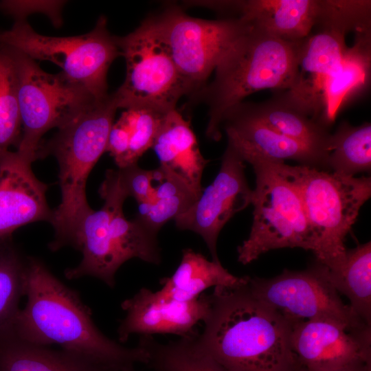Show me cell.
Here are the masks:
<instances>
[{
	"label": "cell",
	"instance_id": "cell-1",
	"mask_svg": "<svg viewBox=\"0 0 371 371\" xmlns=\"http://www.w3.org/2000/svg\"><path fill=\"white\" fill-rule=\"evenodd\" d=\"M247 280L214 287L199 347L228 371H295L290 346L292 324L257 299Z\"/></svg>",
	"mask_w": 371,
	"mask_h": 371
},
{
	"label": "cell",
	"instance_id": "cell-2",
	"mask_svg": "<svg viewBox=\"0 0 371 371\" xmlns=\"http://www.w3.org/2000/svg\"><path fill=\"white\" fill-rule=\"evenodd\" d=\"M24 295L11 335L41 346L56 344L104 365L124 370L147 365L149 355L139 345L127 348L105 336L77 292L56 278L36 258L26 262Z\"/></svg>",
	"mask_w": 371,
	"mask_h": 371
},
{
	"label": "cell",
	"instance_id": "cell-3",
	"mask_svg": "<svg viewBox=\"0 0 371 371\" xmlns=\"http://www.w3.org/2000/svg\"><path fill=\"white\" fill-rule=\"evenodd\" d=\"M300 41L283 40L250 24L221 57L214 80L194 96L208 106V138L221 139L223 116L249 95L266 89L284 91L294 86Z\"/></svg>",
	"mask_w": 371,
	"mask_h": 371
},
{
	"label": "cell",
	"instance_id": "cell-4",
	"mask_svg": "<svg viewBox=\"0 0 371 371\" xmlns=\"http://www.w3.org/2000/svg\"><path fill=\"white\" fill-rule=\"evenodd\" d=\"M113 93L97 101L65 126L44 146L38 157L54 155L59 166L61 201L53 210L55 235L52 250L74 247L80 226L93 210L86 194L88 176L106 150L107 140L117 109Z\"/></svg>",
	"mask_w": 371,
	"mask_h": 371
},
{
	"label": "cell",
	"instance_id": "cell-5",
	"mask_svg": "<svg viewBox=\"0 0 371 371\" xmlns=\"http://www.w3.org/2000/svg\"><path fill=\"white\" fill-rule=\"evenodd\" d=\"M99 194L103 206L87 215L77 235L74 247L82 252V260L65 274L70 280L94 277L113 288L122 265L132 258L158 265L161 250L156 234L136 218L131 221L124 215L122 207L128 196L113 169L106 171Z\"/></svg>",
	"mask_w": 371,
	"mask_h": 371
},
{
	"label": "cell",
	"instance_id": "cell-6",
	"mask_svg": "<svg viewBox=\"0 0 371 371\" xmlns=\"http://www.w3.org/2000/svg\"><path fill=\"white\" fill-rule=\"evenodd\" d=\"M274 163L300 194L316 261L336 269L345 258V238L370 197V177L343 176L304 165L289 166L282 161Z\"/></svg>",
	"mask_w": 371,
	"mask_h": 371
},
{
	"label": "cell",
	"instance_id": "cell-7",
	"mask_svg": "<svg viewBox=\"0 0 371 371\" xmlns=\"http://www.w3.org/2000/svg\"><path fill=\"white\" fill-rule=\"evenodd\" d=\"M0 44L12 47L36 60H47L61 68L72 81L85 87L97 100L106 98L107 73L122 54L117 36L107 29L104 16L89 32L73 36H49L35 32L25 20L0 32Z\"/></svg>",
	"mask_w": 371,
	"mask_h": 371
},
{
	"label": "cell",
	"instance_id": "cell-8",
	"mask_svg": "<svg viewBox=\"0 0 371 371\" xmlns=\"http://www.w3.org/2000/svg\"><path fill=\"white\" fill-rule=\"evenodd\" d=\"M247 162L256 175L253 222L249 237L238 247V261L247 265L281 248L312 251V234L297 190L280 173L274 161L256 157Z\"/></svg>",
	"mask_w": 371,
	"mask_h": 371
},
{
	"label": "cell",
	"instance_id": "cell-9",
	"mask_svg": "<svg viewBox=\"0 0 371 371\" xmlns=\"http://www.w3.org/2000/svg\"><path fill=\"white\" fill-rule=\"evenodd\" d=\"M7 47L16 69L22 125L16 150L34 161L46 132L65 126L100 100L63 72L47 73L34 60Z\"/></svg>",
	"mask_w": 371,
	"mask_h": 371
},
{
	"label": "cell",
	"instance_id": "cell-10",
	"mask_svg": "<svg viewBox=\"0 0 371 371\" xmlns=\"http://www.w3.org/2000/svg\"><path fill=\"white\" fill-rule=\"evenodd\" d=\"M117 40L126 67L123 83L113 93L117 108L176 109L186 88L153 18Z\"/></svg>",
	"mask_w": 371,
	"mask_h": 371
},
{
	"label": "cell",
	"instance_id": "cell-11",
	"mask_svg": "<svg viewBox=\"0 0 371 371\" xmlns=\"http://www.w3.org/2000/svg\"><path fill=\"white\" fill-rule=\"evenodd\" d=\"M184 82L194 96L206 85L223 55L250 26L240 18L207 20L188 15L172 5L152 16Z\"/></svg>",
	"mask_w": 371,
	"mask_h": 371
},
{
	"label": "cell",
	"instance_id": "cell-12",
	"mask_svg": "<svg viewBox=\"0 0 371 371\" xmlns=\"http://www.w3.org/2000/svg\"><path fill=\"white\" fill-rule=\"evenodd\" d=\"M368 16L355 0H319L315 25L300 41L297 77L288 89L319 113L327 78L340 67L348 47L346 36L368 25Z\"/></svg>",
	"mask_w": 371,
	"mask_h": 371
},
{
	"label": "cell",
	"instance_id": "cell-13",
	"mask_svg": "<svg viewBox=\"0 0 371 371\" xmlns=\"http://www.w3.org/2000/svg\"><path fill=\"white\" fill-rule=\"evenodd\" d=\"M248 286L259 300L291 324L315 319L338 321L353 329L371 330L346 304L328 280L326 267L315 262L304 271L284 269L271 278H251Z\"/></svg>",
	"mask_w": 371,
	"mask_h": 371
},
{
	"label": "cell",
	"instance_id": "cell-14",
	"mask_svg": "<svg viewBox=\"0 0 371 371\" xmlns=\"http://www.w3.org/2000/svg\"><path fill=\"white\" fill-rule=\"evenodd\" d=\"M245 161L229 144L220 170L211 184L184 213L174 221L181 230H190L205 241L212 260L219 262L216 243L228 221L251 203L253 190L245 175Z\"/></svg>",
	"mask_w": 371,
	"mask_h": 371
},
{
	"label": "cell",
	"instance_id": "cell-15",
	"mask_svg": "<svg viewBox=\"0 0 371 371\" xmlns=\"http://www.w3.org/2000/svg\"><path fill=\"white\" fill-rule=\"evenodd\" d=\"M291 351L298 368L333 371L371 363V330L315 319L292 324Z\"/></svg>",
	"mask_w": 371,
	"mask_h": 371
},
{
	"label": "cell",
	"instance_id": "cell-16",
	"mask_svg": "<svg viewBox=\"0 0 371 371\" xmlns=\"http://www.w3.org/2000/svg\"><path fill=\"white\" fill-rule=\"evenodd\" d=\"M121 307L126 316L120 322L117 334L119 341L124 343L133 334L194 336L198 334L196 325L208 315L210 300L206 294L188 302L165 300L157 291L142 288L123 301Z\"/></svg>",
	"mask_w": 371,
	"mask_h": 371
},
{
	"label": "cell",
	"instance_id": "cell-17",
	"mask_svg": "<svg viewBox=\"0 0 371 371\" xmlns=\"http://www.w3.org/2000/svg\"><path fill=\"white\" fill-rule=\"evenodd\" d=\"M32 164L17 150L0 153V240L27 224L52 221L47 186L34 175Z\"/></svg>",
	"mask_w": 371,
	"mask_h": 371
},
{
	"label": "cell",
	"instance_id": "cell-18",
	"mask_svg": "<svg viewBox=\"0 0 371 371\" xmlns=\"http://www.w3.org/2000/svg\"><path fill=\"white\" fill-rule=\"evenodd\" d=\"M221 127L228 144L245 162L256 157L273 161L290 159L326 170L327 155L271 130L253 117L242 102L226 112Z\"/></svg>",
	"mask_w": 371,
	"mask_h": 371
},
{
	"label": "cell",
	"instance_id": "cell-19",
	"mask_svg": "<svg viewBox=\"0 0 371 371\" xmlns=\"http://www.w3.org/2000/svg\"><path fill=\"white\" fill-rule=\"evenodd\" d=\"M152 148L161 172L181 181L199 197L203 190V172L209 161L201 153L190 122L176 109L164 115Z\"/></svg>",
	"mask_w": 371,
	"mask_h": 371
},
{
	"label": "cell",
	"instance_id": "cell-20",
	"mask_svg": "<svg viewBox=\"0 0 371 371\" xmlns=\"http://www.w3.org/2000/svg\"><path fill=\"white\" fill-rule=\"evenodd\" d=\"M319 0L225 1L224 10L283 40L296 42L311 32Z\"/></svg>",
	"mask_w": 371,
	"mask_h": 371
},
{
	"label": "cell",
	"instance_id": "cell-21",
	"mask_svg": "<svg viewBox=\"0 0 371 371\" xmlns=\"http://www.w3.org/2000/svg\"><path fill=\"white\" fill-rule=\"evenodd\" d=\"M242 103L253 117L271 130L328 155L329 129L320 123L311 106L289 90L262 102Z\"/></svg>",
	"mask_w": 371,
	"mask_h": 371
},
{
	"label": "cell",
	"instance_id": "cell-22",
	"mask_svg": "<svg viewBox=\"0 0 371 371\" xmlns=\"http://www.w3.org/2000/svg\"><path fill=\"white\" fill-rule=\"evenodd\" d=\"M371 76V27L355 32L339 69L324 85L321 124L329 129L342 107L368 90Z\"/></svg>",
	"mask_w": 371,
	"mask_h": 371
},
{
	"label": "cell",
	"instance_id": "cell-23",
	"mask_svg": "<svg viewBox=\"0 0 371 371\" xmlns=\"http://www.w3.org/2000/svg\"><path fill=\"white\" fill-rule=\"evenodd\" d=\"M247 278L236 276L220 261L209 260L192 249H185L178 267L171 276L161 279V288L157 292L165 300L188 302L210 287L238 286Z\"/></svg>",
	"mask_w": 371,
	"mask_h": 371
},
{
	"label": "cell",
	"instance_id": "cell-24",
	"mask_svg": "<svg viewBox=\"0 0 371 371\" xmlns=\"http://www.w3.org/2000/svg\"><path fill=\"white\" fill-rule=\"evenodd\" d=\"M0 371L123 370L76 352L49 349L9 335L0 338Z\"/></svg>",
	"mask_w": 371,
	"mask_h": 371
},
{
	"label": "cell",
	"instance_id": "cell-25",
	"mask_svg": "<svg viewBox=\"0 0 371 371\" xmlns=\"http://www.w3.org/2000/svg\"><path fill=\"white\" fill-rule=\"evenodd\" d=\"M326 273L336 291L348 298L355 314L371 326L370 241L347 249L342 264L333 270L326 267Z\"/></svg>",
	"mask_w": 371,
	"mask_h": 371
},
{
	"label": "cell",
	"instance_id": "cell-26",
	"mask_svg": "<svg viewBox=\"0 0 371 371\" xmlns=\"http://www.w3.org/2000/svg\"><path fill=\"white\" fill-rule=\"evenodd\" d=\"M371 168V124L352 126L346 121L331 133L326 170L355 177Z\"/></svg>",
	"mask_w": 371,
	"mask_h": 371
},
{
	"label": "cell",
	"instance_id": "cell-27",
	"mask_svg": "<svg viewBox=\"0 0 371 371\" xmlns=\"http://www.w3.org/2000/svg\"><path fill=\"white\" fill-rule=\"evenodd\" d=\"M196 335L166 344L141 336L138 344L148 352L147 366L155 371H228L199 347Z\"/></svg>",
	"mask_w": 371,
	"mask_h": 371
},
{
	"label": "cell",
	"instance_id": "cell-28",
	"mask_svg": "<svg viewBox=\"0 0 371 371\" xmlns=\"http://www.w3.org/2000/svg\"><path fill=\"white\" fill-rule=\"evenodd\" d=\"M161 175L158 185L154 187L151 201L138 204L139 212L136 218L156 234L169 221L186 212L198 199L181 181L162 172Z\"/></svg>",
	"mask_w": 371,
	"mask_h": 371
},
{
	"label": "cell",
	"instance_id": "cell-29",
	"mask_svg": "<svg viewBox=\"0 0 371 371\" xmlns=\"http://www.w3.org/2000/svg\"><path fill=\"white\" fill-rule=\"evenodd\" d=\"M5 238L0 240V338L12 335L24 295L26 262Z\"/></svg>",
	"mask_w": 371,
	"mask_h": 371
},
{
	"label": "cell",
	"instance_id": "cell-30",
	"mask_svg": "<svg viewBox=\"0 0 371 371\" xmlns=\"http://www.w3.org/2000/svg\"><path fill=\"white\" fill-rule=\"evenodd\" d=\"M21 135L16 69L10 49L0 44V153L17 148Z\"/></svg>",
	"mask_w": 371,
	"mask_h": 371
},
{
	"label": "cell",
	"instance_id": "cell-31",
	"mask_svg": "<svg viewBox=\"0 0 371 371\" xmlns=\"http://www.w3.org/2000/svg\"><path fill=\"white\" fill-rule=\"evenodd\" d=\"M166 113L151 107L135 106L122 113L130 130L127 166L137 164L142 155L152 148Z\"/></svg>",
	"mask_w": 371,
	"mask_h": 371
},
{
	"label": "cell",
	"instance_id": "cell-32",
	"mask_svg": "<svg viewBox=\"0 0 371 371\" xmlns=\"http://www.w3.org/2000/svg\"><path fill=\"white\" fill-rule=\"evenodd\" d=\"M117 181L127 196L134 198L138 204L151 201L154 193L153 182L159 181L161 172L159 168L145 170L134 164L115 170Z\"/></svg>",
	"mask_w": 371,
	"mask_h": 371
},
{
	"label": "cell",
	"instance_id": "cell-33",
	"mask_svg": "<svg viewBox=\"0 0 371 371\" xmlns=\"http://www.w3.org/2000/svg\"><path fill=\"white\" fill-rule=\"evenodd\" d=\"M129 146L130 130L125 120L120 116L111 128L106 150L114 159L118 168L127 166Z\"/></svg>",
	"mask_w": 371,
	"mask_h": 371
},
{
	"label": "cell",
	"instance_id": "cell-34",
	"mask_svg": "<svg viewBox=\"0 0 371 371\" xmlns=\"http://www.w3.org/2000/svg\"><path fill=\"white\" fill-rule=\"evenodd\" d=\"M295 371H308L304 368H298ZM333 371H371V363L357 365Z\"/></svg>",
	"mask_w": 371,
	"mask_h": 371
},
{
	"label": "cell",
	"instance_id": "cell-35",
	"mask_svg": "<svg viewBox=\"0 0 371 371\" xmlns=\"http://www.w3.org/2000/svg\"><path fill=\"white\" fill-rule=\"evenodd\" d=\"M123 371H135V370L133 369V368H131L126 369Z\"/></svg>",
	"mask_w": 371,
	"mask_h": 371
}]
</instances>
